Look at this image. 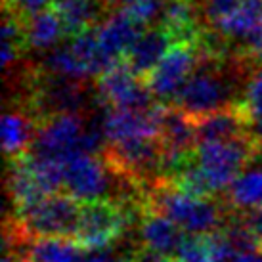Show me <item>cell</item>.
<instances>
[{
	"instance_id": "8",
	"label": "cell",
	"mask_w": 262,
	"mask_h": 262,
	"mask_svg": "<svg viewBox=\"0 0 262 262\" xmlns=\"http://www.w3.org/2000/svg\"><path fill=\"white\" fill-rule=\"evenodd\" d=\"M132 222L123 201H94L80 205L79 224L73 239L84 249H107Z\"/></svg>"
},
{
	"instance_id": "6",
	"label": "cell",
	"mask_w": 262,
	"mask_h": 262,
	"mask_svg": "<svg viewBox=\"0 0 262 262\" xmlns=\"http://www.w3.org/2000/svg\"><path fill=\"white\" fill-rule=\"evenodd\" d=\"M113 170L115 168L110 165V161L100 159L98 153H73L61 163L63 191L75 197L79 203L111 201L107 197L115 186L111 176Z\"/></svg>"
},
{
	"instance_id": "24",
	"label": "cell",
	"mask_w": 262,
	"mask_h": 262,
	"mask_svg": "<svg viewBox=\"0 0 262 262\" xmlns=\"http://www.w3.org/2000/svg\"><path fill=\"white\" fill-rule=\"evenodd\" d=\"M243 105L251 119L253 134L262 144V66L249 77L243 92Z\"/></svg>"
},
{
	"instance_id": "9",
	"label": "cell",
	"mask_w": 262,
	"mask_h": 262,
	"mask_svg": "<svg viewBox=\"0 0 262 262\" xmlns=\"http://www.w3.org/2000/svg\"><path fill=\"white\" fill-rule=\"evenodd\" d=\"M96 96L105 107L115 110H149L155 105L146 79L134 73L124 59L98 77Z\"/></svg>"
},
{
	"instance_id": "18",
	"label": "cell",
	"mask_w": 262,
	"mask_h": 262,
	"mask_svg": "<svg viewBox=\"0 0 262 262\" xmlns=\"http://www.w3.org/2000/svg\"><path fill=\"white\" fill-rule=\"evenodd\" d=\"M103 0H54L52 8L63 21L67 37H77L92 29L102 15Z\"/></svg>"
},
{
	"instance_id": "7",
	"label": "cell",
	"mask_w": 262,
	"mask_h": 262,
	"mask_svg": "<svg viewBox=\"0 0 262 262\" xmlns=\"http://www.w3.org/2000/svg\"><path fill=\"white\" fill-rule=\"evenodd\" d=\"M205 56L203 42L195 40H178L170 46L159 66L146 77L147 88L159 102H172L186 80L193 75L197 66H201Z\"/></svg>"
},
{
	"instance_id": "17",
	"label": "cell",
	"mask_w": 262,
	"mask_h": 262,
	"mask_svg": "<svg viewBox=\"0 0 262 262\" xmlns=\"http://www.w3.org/2000/svg\"><path fill=\"white\" fill-rule=\"evenodd\" d=\"M37 136V126L31 115L23 111H10L2 119V147L8 159H19L27 155Z\"/></svg>"
},
{
	"instance_id": "33",
	"label": "cell",
	"mask_w": 262,
	"mask_h": 262,
	"mask_svg": "<svg viewBox=\"0 0 262 262\" xmlns=\"http://www.w3.org/2000/svg\"><path fill=\"white\" fill-rule=\"evenodd\" d=\"M117 2H119V0H103V4H105V6L110 4V6H113V8L117 6Z\"/></svg>"
},
{
	"instance_id": "5",
	"label": "cell",
	"mask_w": 262,
	"mask_h": 262,
	"mask_svg": "<svg viewBox=\"0 0 262 262\" xmlns=\"http://www.w3.org/2000/svg\"><path fill=\"white\" fill-rule=\"evenodd\" d=\"M79 214V201L56 191L15 212L14 226L25 237H75Z\"/></svg>"
},
{
	"instance_id": "14",
	"label": "cell",
	"mask_w": 262,
	"mask_h": 262,
	"mask_svg": "<svg viewBox=\"0 0 262 262\" xmlns=\"http://www.w3.org/2000/svg\"><path fill=\"white\" fill-rule=\"evenodd\" d=\"M216 35L237 42L243 50L262 35V0H241L237 10L216 29Z\"/></svg>"
},
{
	"instance_id": "10",
	"label": "cell",
	"mask_w": 262,
	"mask_h": 262,
	"mask_svg": "<svg viewBox=\"0 0 262 262\" xmlns=\"http://www.w3.org/2000/svg\"><path fill=\"white\" fill-rule=\"evenodd\" d=\"M86 88L80 80L46 73L40 75L33 90V105L44 117L59 113H80L86 105Z\"/></svg>"
},
{
	"instance_id": "32",
	"label": "cell",
	"mask_w": 262,
	"mask_h": 262,
	"mask_svg": "<svg viewBox=\"0 0 262 262\" xmlns=\"http://www.w3.org/2000/svg\"><path fill=\"white\" fill-rule=\"evenodd\" d=\"M2 262H23V258L14 251V253H6L4 258H2Z\"/></svg>"
},
{
	"instance_id": "27",
	"label": "cell",
	"mask_w": 262,
	"mask_h": 262,
	"mask_svg": "<svg viewBox=\"0 0 262 262\" xmlns=\"http://www.w3.org/2000/svg\"><path fill=\"white\" fill-rule=\"evenodd\" d=\"M54 0H4V8L15 14L19 19H27L31 15L42 12Z\"/></svg>"
},
{
	"instance_id": "30",
	"label": "cell",
	"mask_w": 262,
	"mask_h": 262,
	"mask_svg": "<svg viewBox=\"0 0 262 262\" xmlns=\"http://www.w3.org/2000/svg\"><path fill=\"white\" fill-rule=\"evenodd\" d=\"M128 262H170V260H168V256L157 255V253H151L147 249H142Z\"/></svg>"
},
{
	"instance_id": "19",
	"label": "cell",
	"mask_w": 262,
	"mask_h": 262,
	"mask_svg": "<svg viewBox=\"0 0 262 262\" xmlns=\"http://www.w3.org/2000/svg\"><path fill=\"white\" fill-rule=\"evenodd\" d=\"M159 25L172 35L174 42L199 38L197 14L191 0H167Z\"/></svg>"
},
{
	"instance_id": "25",
	"label": "cell",
	"mask_w": 262,
	"mask_h": 262,
	"mask_svg": "<svg viewBox=\"0 0 262 262\" xmlns=\"http://www.w3.org/2000/svg\"><path fill=\"white\" fill-rule=\"evenodd\" d=\"M174 262H216L211 233L209 235H189V233H186L180 247L176 251Z\"/></svg>"
},
{
	"instance_id": "21",
	"label": "cell",
	"mask_w": 262,
	"mask_h": 262,
	"mask_svg": "<svg viewBox=\"0 0 262 262\" xmlns=\"http://www.w3.org/2000/svg\"><path fill=\"white\" fill-rule=\"evenodd\" d=\"M42 69L46 73L66 77V79L71 80H80V82L90 79L86 67L82 66L80 58L77 56V52L73 50V46L69 42L59 44L58 48L46 52L42 61Z\"/></svg>"
},
{
	"instance_id": "20",
	"label": "cell",
	"mask_w": 262,
	"mask_h": 262,
	"mask_svg": "<svg viewBox=\"0 0 262 262\" xmlns=\"http://www.w3.org/2000/svg\"><path fill=\"white\" fill-rule=\"evenodd\" d=\"M226 191L228 203L237 211L262 207V167L243 170Z\"/></svg>"
},
{
	"instance_id": "31",
	"label": "cell",
	"mask_w": 262,
	"mask_h": 262,
	"mask_svg": "<svg viewBox=\"0 0 262 262\" xmlns=\"http://www.w3.org/2000/svg\"><path fill=\"white\" fill-rule=\"evenodd\" d=\"M226 262H262V249L249 251V253H237Z\"/></svg>"
},
{
	"instance_id": "22",
	"label": "cell",
	"mask_w": 262,
	"mask_h": 262,
	"mask_svg": "<svg viewBox=\"0 0 262 262\" xmlns=\"http://www.w3.org/2000/svg\"><path fill=\"white\" fill-rule=\"evenodd\" d=\"M23 48H25L23 21L4 8V21H2V66L4 69H10L17 63Z\"/></svg>"
},
{
	"instance_id": "28",
	"label": "cell",
	"mask_w": 262,
	"mask_h": 262,
	"mask_svg": "<svg viewBox=\"0 0 262 262\" xmlns=\"http://www.w3.org/2000/svg\"><path fill=\"white\" fill-rule=\"evenodd\" d=\"M241 220H243L245 228L251 232V235L255 237V241L258 243V247L262 249V207L245 211V214L241 216Z\"/></svg>"
},
{
	"instance_id": "34",
	"label": "cell",
	"mask_w": 262,
	"mask_h": 262,
	"mask_svg": "<svg viewBox=\"0 0 262 262\" xmlns=\"http://www.w3.org/2000/svg\"><path fill=\"white\" fill-rule=\"evenodd\" d=\"M126 262H128V260H126Z\"/></svg>"
},
{
	"instance_id": "15",
	"label": "cell",
	"mask_w": 262,
	"mask_h": 262,
	"mask_svg": "<svg viewBox=\"0 0 262 262\" xmlns=\"http://www.w3.org/2000/svg\"><path fill=\"white\" fill-rule=\"evenodd\" d=\"M23 21V40L25 48L37 52H50L58 48L61 40L67 37L63 21L59 19L56 10H42L38 14L31 15Z\"/></svg>"
},
{
	"instance_id": "29",
	"label": "cell",
	"mask_w": 262,
	"mask_h": 262,
	"mask_svg": "<svg viewBox=\"0 0 262 262\" xmlns=\"http://www.w3.org/2000/svg\"><path fill=\"white\" fill-rule=\"evenodd\" d=\"M75 262H113V255L110 249H84L80 251L79 258Z\"/></svg>"
},
{
	"instance_id": "12",
	"label": "cell",
	"mask_w": 262,
	"mask_h": 262,
	"mask_svg": "<svg viewBox=\"0 0 262 262\" xmlns=\"http://www.w3.org/2000/svg\"><path fill=\"white\" fill-rule=\"evenodd\" d=\"M172 44H174V38L165 27L161 25L147 27L140 33L138 38L130 46V50L126 52L124 61L138 77L146 79L159 66V61L165 58V54L170 50Z\"/></svg>"
},
{
	"instance_id": "1",
	"label": "cell",
	"mask_w": 262,
	"mask_h": 262,
	"mask_svg": "<svg viewBox=\"0 0 262 262\" xmlns=\"http://www.w3.org/2000/svg\"><path fill=\"white\" fill-rule=\"evenodd\" d=\"M165 105L149 110L107 107L102 119L107 161L117 172L138 178L161 168V115Z\"/></svg>"
},
{
	"instance_id": "26",
	"label": "cell",
	"mask_w": 262,
	"mask_h": 262,
	"mask_svg": "<svg viewBox=\"0 0 262 262\" xmlns=\"http://www.w3.org/2000/svg\"><path fill=\"white\" fill-rule=\"evenodd\" d=\"M241 0H203V14L207 23L216 31L237 10Z\"/></svg>"
},
{
	"instance_id": "4",
	"label": "cell",
	"mask_w": 262,
	"mask_h": 262,
	"mask_svg": "<svg viewBox=\"0 0 262 262\" xmlns=\"http://www.w3.org/2000/svg\"><path fill=\"white\" fill-rule=\"evenodd\" d=\"M260 147L262 144L255 138V134L233 140L199 142L191 161L203 174L209 189L216 193L228 189L235 182V178L255 159Z\"/></svg>"
},
{
	"instance_id": "23",
	"label": "cell",
	"mask_w": 262,
	"mask_h": 262,
	"mask_svg": "<svg viewBox=\"0 0 262 262\" xmlns=\"http://www.w3.org/2000/svg\"><path fill=\"white\" fill-rule=\"evenodd\" d=\"M165 4L167 0H119L115 8L124 12L142 29H146L153 23L159 25L165 12Z\"/></svg>"
},
{
	"instance_id": "13",
	"label": "cell",
	"mask_w": 262,
	"mask_h": 262,
	"mask_svg": "<svg viewBox=\"0 0 262 262\" xmlns=\"http://www.w3.org/2000/svg\"><path fill=\"white\" fill-rule=\"evenodd\" d=\"M184 235L182 230L161 212H147L140 222V241L144 249L163 256H174Z\"/></svg>"
},
{
	"instance_id": "3",
	"label": "cell",
	"mask_w": 262,
	"mask_h": 262,
	"mask_svg": "<svg viewBox=\"0 0 262 262\" xmlns=\"http://www.w3.org/2000/svg\"><path fill=\"white\" fill-rule=\"evenodd\" d=\"M233 98L235 86L230 79V73H226L220 67L216 54H209L205 50L201 66L186 80L172 103L176 110L191 119H201L209 113L233 105Z\"/></svg>"
},
{
	"instance_id": "16",
	"label": "cell",
	"mask_w": 262,
	"mask_h": 262,
	"mask_svg": "<svg viewBox=\"0 0 262 262\" xmlns=\"http://www.w3.org/2000/svg\"><path fill=\"white\" fill-rule=\"evenodd\" d=\"M17 245L23 262H75L82 251L73 237H25Z\"/></svg>"
},
{
	"instance_id": "11",
	"label": "cell",
	"mask_w": 262,
	"mask_h": 262,
	"mask_svg": "<svg viewBox=\"0 0 262 262\" xmlns=\"http://www.w3.org/2000/svg\"><path fill=\"white\" fill-rule=\"evenodd\" d=\"M136 21H132L128 15L113 8L110 15H105L102 21L94 25V33L98 38V44L102 48L103 56L110 59L111 66H115L119 61H123L126 52L130 50L134 40L142 33Z\"/></svg>"
},
{
	"instance_id": "2",
	"label": "cell",
	"mask_w": 262,
	"mask_h": 262,
	"mask_svg": "<svg viewBox=\"0 0 262 262\" xmlns=\"http://www.w3.org/2000/svg\"><path fill=\"white\" fill-rule=\"evenodd\" d=\"M151 211L165 214L184 233L209 235L226 224L224 211L209 197H201L182 189L178 184H161L149 197Z\"/></svg>"
}]
</instances>
